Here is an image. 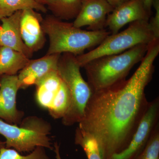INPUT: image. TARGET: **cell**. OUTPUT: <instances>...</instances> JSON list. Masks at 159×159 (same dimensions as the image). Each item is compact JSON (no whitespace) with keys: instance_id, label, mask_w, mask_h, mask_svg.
<instances>
[{"instance_id":"13","label":"cell","mask_w":159,"mask_h":159,"mask_svg":"<svg viewBox=\"0 0 159 159\" xmlns=\"http://www.w3.org/2000/svg\"><path fill=\"white\" fill-rule=\"evenodd\" d=\"M22 11L15 12L0 20V46L7 47L25 54L31 58L33 52L29 50L23 42L20 31V20Z\"/></svg>"},{"instance_id":"2","label":"cell","mask_w":159,"mask_h":159,"mask_svg":"<svg viewBox=\"0 0 159 159\" xmlns=\"http://www.w3.org/2000/svg\"><path fill=\"white\" fill-rule=\"evenodd\" d=\"M42 26L49 38L48 55L65 53L77 56L86 49L99 45L110 32L105 29L86 31L77 28L73 23L67 22L49 15L43 19Z\"/></svg>"},{"instance_id":"9","label":"cell","mask_w":159,"mask_h":159,"mask_svg":"<svg viewBox=\"0 0 159 159\" xmlns=\"http://www.w3.org/2000/svg\"><path fill=\"white\" fill-rule=\"evenodd\" d=\"M114 9L106 0H83L73 25L80 29L88 26L89 31L103 30L107 16Z\"/></svg>"},{"instance_id":"27","label":"cell","mask_w":159,"mask_h":159,"mask_svg":"<svg viewBox=\"0 0 159 159\" xmlns=\"http://www.w3.org/2000/svg\"><path fill=\"white\" fill-rule=\"evenodd\" d=\"M6 147V143L5 142H2V141H0V148Z\"/></svg>"},{"instance_id":"11","label":"cell","mask_w":159,"mask_h":159,"mask_svg":"<svg viewBox=\"0 0 159 159\" xmlns=\"http://www.w3.org/2000/svg\"><path fill=\"white\" fill-rule=\"evenodd\" d=\"M41 15L33 9L22 11L20 20V31L23 42L32 52L42 48L46 42L43 30Z\"/></svg>"},{"instance_id":"6","label":"cell","mask_w":159,"mask_h":159,"mask_svg":"<svg viewBox=\"0 0 159 159\" xmlns=\"http://www.w3.org/2000/svg\"><path fill=\"white\" fill-rule=\"evenodd\" d=\"M148 21L139 20L130 23L124 31L108 35L97 48L76 56L80 67L97 58L120 54L139 45L152 42L156 39Z\"/></svg>"},{"instance_id":"5","label":"cell","mask_w":159,"mask_h":159,"mask_svg":"<svg viewBox=\"0 0 159 159\" xmlns=\"http://www.w3.org/2000/svg\"><path fill=\"white\" fill-rule=\"evenodd\" d=\"M20 125L9 124L0 119V134L6 138V148L19 152H30L37 147L52 149L51 124L42 118L29 116Z\"/></svg>"},{"instance_id":"1","label":"cell","mask_w":159,"mask_h":159,"mask_svg":"<svg viewBox=\"0 0 159 159\" xmlns=\"http://www.w3.org/2000/svg\"><path fill=\"white\" fill-rule=\"evenodd\" d=\"M159 53V40H155L129 79L93 92L78 127L96 139L102 159H110L129 144L148 106L145 89Z\"/></svg>"},{"instance_id":"26","label":"cell","mask_w":159,"mask_h":159,"mask_svg":"<svg viewBox=\"0 0 159 159\" xmlns=\"http://www.w3.org/2000/svg\"><path fill=\"white\" fill-rule=\"evenodd\" d=\"M59 145L56 142L54 144V152L56 154V159H62L61 157L60 154L59 152Z\"/></svg>"},{"instance_id":"20","label":"cell","mask_w":159,"mask_h":159,"mask_svg":"<svg viewBox=\"0 0 159 159\" xmlns=\"http://www.w3.org/2000/svg\"><path fill=\"white\" fill-rule=\"evenodd\" d=\"M0 159H50L47 155L45 148L37 147L27 155L20 154L13 148H0Z\"/></svg>"},{"instance_id":"10","label":"cell","mask_w":159,"mask_h":159,"mask_svg":"<svg viewBox=\"0 0 159 159\" xmlns=\"http://www.w3.org/2000/svg\"><path fill=\"white\" fill-rule=\"evenodd\" d=\"M150 15L142 0H129L117 6L107 16L106 27H108L111 34H115L129 23L148 21Z\"/></svg>"},{"instance_id":"17","label":"cell","mask_w":159,"mask_h":159,"mask_svg":"<svg viewBox=\"0 0 159 159\" xmlns=\"http://www.w3.org/2000/svg\"><path fill=\"white\" fill-rule=\"evenodd\" d=\"M29 9L44 13L48 11L45 6L34 0H0V20L10 16L16 11Z\"/></svg>"},{"instance_id":"7","label":"cell","mask_w":159,"mask_h":159,"mask_svg":"<svg viewBox=\"0 0 159 159\" xmlns=\"http://www.w3.org/2000/svg\"><path fill=\"white\" fill-rule=\"evenodd\" d=\"M159 99L149 102L127 147L110 159H135L142 152L158 125Z\"/></svg>"},{"instance_id":"8","label":"cell","mask_w":159,"mask_h":159,"mask_svg":"<svg viewBox=\"0 0 159 159\" xmlns=\"http://www.w3.org/2000/svg\"><path fill=\"white\" fill-rule=\"evenodd\" d=\"M19 89L17 75L0 77V118L9 124L20 125L24 116V113L16 107Z\"/></svg>"},{"instance_id":"18","label":"cell","mask_w":159,"mask_h":159,"mask_svg":"<svg viewBox=\"0 0 159 159\" xmlns=\"http://www.w3.org/2000/svg\"><path fill=\"white\" fill-rule=\"evenodd\" d=\"M70 102V92L62 81L59 90L48 109L49 114L54 119H62L68 111Z\"/></svg>"},{"instance_id":"15","label":"cell","mask_w":159,"mask_h":159,"mask_svg":"<svg viewBox=\"0 0 159 159\" xmlns=\"http://www.w3.org/2000/svg\"><path fill=\"white\" fill-rule=\"evenodd\" d=\"M30 60L21 52L0 46V77L4 75H16Z\"/></svg>"},{"instance_id":"22","label":"cell","mask_w":159,"mask_h":159,"mask_svg":"<svg viewBox=\"0 0 159 159\" xmlns=\"http://www.w3.org/2000/svg\"><path fill=\"white\" fill-rule=\"evenodd\" d=\"M152 6L155 10V14L148 23L155 38L159 39V0H152Z\"/></svg>"},{"instance_id":"25","label":"cell","mask_w":159,"mask_h":159,"mask_svg":"<svg viewBox=\"0 0 159 159\" xmlns=\"http://www.w3.org/2000/svg\"><path fill=\"white\" fill-rule=\"evenodd\" d=\"M34 1L42 6H45V5H47L49 6L54 2V0H34Z\"/></svg>"},{"instance_id":"19","label":"cell","mask_w":159,"mask_h":159,"mask_svg":"<svg viewBox=\"0 0 159 159\" xmlns=\"http://www.w3.org/2000/svg\"><path fill=\"white\" fill-rule=\"evenodd\" d=\"M75 143L81 146L88 159H102L97 140L93 135L77 127L75 135Z\"/></svg>"},{"instance_id":"4","label":"cell","mask_w":159,"mask_h":159,"mask_svg":"<svg viewBox=\"0 0 159 159\" xmlns=\"http://www.w3.org/2000/svg\"><path fill=\"white\" fill-rule=\"evenodd\" d=\"M80 68L76 55L69 53L61 54L57 63V72L68 89L71 98L70 108L62 119V123L66 126L81 121L93 92L88 82L83 78Z\"/></svg>"},{"instance_id":"14","label":"cell","mask_w":159,"mask_h":159,"mask_svg":"<svg viewBox=\"0 0 159 159\" xmlns=\"http://www.w3.org/2000/svg\"><path fill=\"white\" fill-rule=\"evenodd\" d=\"M62 82L56 70L51 71L35 84V99L40 107L48 109Z\"/></svg>"},{"instance_id":"21","label":"cell","mask_w":159,"mask_h":159,"mask_svg":"<svg viewBox=\"0 0 159 159\" xmlns=\"http://www.w3.org/2000/svg\"><path fill=\"white\" fill-rule=\"evenodd\" d=\"M135 159H159V124L145 148Z\"/></svg>"},{"instance_id":"3","label":"cell","mask_w":159,"mask_h":159,"mask_svg":"<svg viewBox=\"0 0 159 159\" xmlns=\"http://www.w3.org/2000/svg\"><path fill=\"white\" fill-rule=\"evenodd\" d=\"M148 44H142L117 54L97 58L83 67L93 91L107 88L125 79L131 69L145 56Z\"/></svg>"},{"instance_id":"24","label":"cell","mask_w":159,"mask_h":159,"mask_svg":"<svg viewBox=\"0 0 159 159\" xmlns=\"http://www.w3.org/2000/svg\"><path fill=\"white\" fill-rule=\"evenodd\" d=\"M142 1L145 9L148 11V13L151 14L152 7V0H142Z\"/></svg>"},{"instance_id":"23","label":"cell","mask_w":159,"mask_h":159,"mask_svg":"<svg viewBox=\"0 0 159 159\" xmlns=\"http://www.w3.org/2000/svg\"><path fill=\"white\" fill-rule=\"evenodd\" d=\"M106 1L115 9L117 6L129 0H106Z\"/></svg>"},{"instance_id":"12","label":"cell","mask_w":159,"mask_h":159,"mask_svg":"<svg viewBox=\"0 0 159 159\" xmlns=\"http://www.w3.org/2000/svg\"><path fill=\"white\" fill-rule=\"evenodd\" d=\"M61 54H46L43 57L30 60L17 75L20 89H25L35 85L51 71L57 70V63Z\"/></svg>"},{"instance_id":"16","label":"cell","mask_w":159,"mask_h":159,"mask_svg":"<svg viewBox=\"0 0 159 159\" xmlns=\"http://www.w3.org/2000/svg\"><path fill=\"white\" fill-rule=\"evenodd\" d=\"M83 0H54L48 6L53 16L61 20L75 19L79 13Z\"/></svg>"}]
</instances>
